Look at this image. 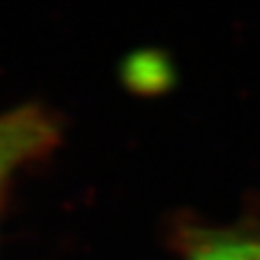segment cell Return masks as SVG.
Returning <instances> with one entry per match:
<instances>
[{"label":"cell","instance_id":"cell-1","mask_svg":"<svg viewBox=\"0 0 260 260\" xmlns=\"http://www.w3.org/2000/svg\"><path fill=\"white\" fill-rule=\"evenodd\" d=\"M49 119L35 109H21L0 117V186L27 160L51 146Z\"/></svg>","mask_w":260,"mask_h":260},{"label":"cell","instance_id":"cell-2","mask_svg":"<svg viewBox=\"0 0 260 260\" xmlns=\"http://www.w3.org/2000/svg\"><path fill=\"white\" fill-rule=\"evenodd\" d=\"M188 260H260V240L219 238L201 244Z\"/></svg>","mask_w":260,"mask_h":260}]
</instances>
